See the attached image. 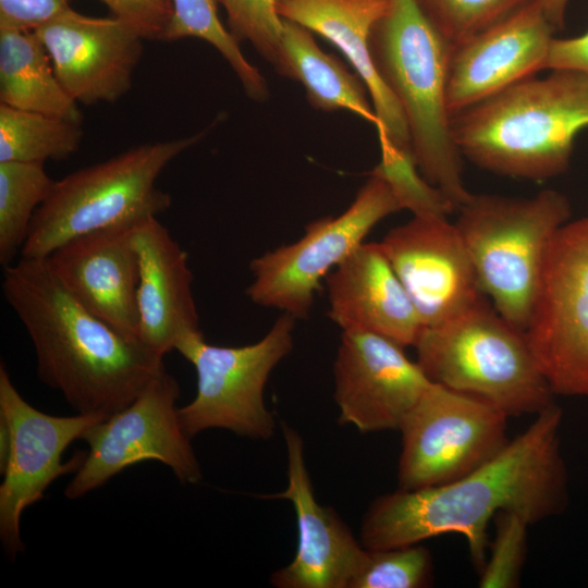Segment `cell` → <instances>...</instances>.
Returning <instances> with one entry per match:
<instances>
[{
    "mask_svg": "<svg viewBox=\"0 0 588 588\" xmlns=\"http://www.w3.org/2000/svg\"><path fill=\"white\" fill-rule=\"evenodd\" d=\"M562 421L563 412L554 404L470 474L425 489L397 488L376 498L362 520V544L369 550L388 549L458 534L466 539L479 572L487 558L488 527L499 512H516L534 525L566 509Z\"/></svg>",
    "mask_w": 588,
    "mask_h": 588,
    "instance_id": "1",
    "label": "cell"
},
{
    "mask_svg": "<svg viewBox=\"0 0 588 588\" xmlns=\"http://www.w3.org/2000/svg\"><path fill=\"white\" fill-rule=\"evenodd\" d=\"M2 291L34 345L39 379L79 414L110 417L166 369L163 356L81 305L47 258L4 267Z\"/></svg>",
    "mask_w": 588,
    "mask_h": 588,
    "instance_id": "2",
    "label": "cell"
},
{
    "mask_svg": "<svg viewBox=\"0 0 588 588\" xmlns=\"http://www.w3.org/2000/svg\"><path fill=\"white\" fill-rule=\"evenodd\" d=\"M452 136L475 166L530 181L566 171L588 127V76L553 70L524 79L452 117Z\"/></svg>",
    "mask_w": 588,
    "mask_h": 588,
    "instance_id": "3",
    "label": "cell"
},
{
    "mask_svg": "<svg viewBox=\"0 0 588 588\" xmlns=\"http://www.w3.org/2000/svg\"><path fill=\"white\" fill-rule=\"evenodd\" d=\"M369 48L379 77L402 108L419 172L458 210L473 194L464 184L463 156L446 107L452 46L417 0H389Z\"/></svg>",
    "mask_w": 588,
    "mask_h": 588,
    "instance_id": "4",
    "label": "cell"
},
{
    "mask_svg": "<svg viewBox=\"0 0 588 588\" xmlns=\"http://www.w3.org/2000/svg\"><path fill=\"white\" fill-rule=\"evenodd\" d=\"M207 132L142 144L54 181L33 218L22 257L47 258L77 236L130 228L169 209L171 196L157 186V180Z\"/></svg>",
    "mask_w": 588,
    "mask_h": 588,
    "instance_id": "5",
    "label": "cell"
},
{
    "mask_svg": "<svg viewBox=\"0 0 588 588\" xmlns=\"http://www.w3.org/2000/svg\"><path fill=\"white\" fill-rule=\"evenodd\" d=\"M414 346L430 381L478 397L509 417L537 415L555 404L525 333L487 298L448 322L424 328Z\"/></svg>",
    "mask_w": 588,
    "mask_h": 588,
    "instance_id": "6",
    "label": "cell"
},
{
    "mask_svg": "<svg viewBox=\"0 0 588 588\" xmlns=\"http://www.w3.org/2000/svg\"><path fill=\"white\" fill-rule=\"evenodd\" d=\"M458 211L454 224L483 293L525 333L550 245L571 216L567 197L554 189L528 198L473 194Z\"/></svg>",
    "mask_w": 588,
    "mask_h": 588,
    "instance_id": "7",
    "label": "cell"
},
{
    "mask_svg": "<svg viewBox=\"0 0 588 588\" xmlns=\"http://www.w3.org/2000/svg\"><path fill=\"white\" fill-rule=\"evenodd\" d=\"M295 321L283 313L261 340L244 346L209 344L203 332L177 344L175 351L197 376L195 397L179 408L189 438L208 429L255 440L273 436L274 416L265 405L264 391L272 370L293 350Z\"/></svg>",
    "mask_w": 588,
    "mask_h": 588,
    "instance_id": "8",
    "label": "cell"
},
{
    "mask_svg": "<svg viewBox=\"0 0 588 588\" xmlns=\"http://www.w3.org/2000/svg\"><path fill=\"white\" fill-rule=\"evenodd\" d=\"M399 210L402 208L389 184L370 173L344 212L311 221L296 242L253 259L247 296L295 319L308 318L328 272L363 244L378 222Z\"/></svg>",
    "mask_w": 588,
    "mask_h": 588,
    "instance_id": "9",
    "label": "cell"
},
{
    "mask_svg": "<svg viewBox=\"0 0 588 588\" xmlns=\"http://www.w3.org/2000/svg\"><path fill=\"white\" fill-rule=\"evenodd\" d=\"M507 418L478 397L432 382L400 428L399 489L444 485L490 462L511 440Z\"/></svg>",
    "mask_w": 588,
    "mask_h": 588,
    "instance_id": "10",
    "label": "cell"
},
{
    "mask_svg": "<svg viewBox=\"0 0 588 588\" xmlns=\"http://www.w3.org/2000/svg\"><path fill=\"white\" fill-rule=\"evenodd\" d=\"M525 335L554 394L588 396V217L556 232Z\"/></svg>",
    "mask_w": 588,
    "mask_h": 588,
    "instance_id": "11",
    "label": "cell"
},
{
    "mask_svg": "<svg viewBox=\"0 0 588 588\" xmlns=\"http://www.w3.org/2000/svg\"><path fill=\"white\" fill-rule=\"evenodd\" d=\"M177 381L166 369L125 408L90 426L82 436L88 452L64 494L77 499L123 469L144 461L168 466L182 483H196L201 470L184 431Z\"/></svg>",
    "mask_w": 588,
    "mask_h": 588,
    "instance_id": "12",
    "label": "cell"
},
{
    "mask_svg": "<svg viewBox=\"0 0 588 588\" xmlns=\"http://www.w3.org/2000/svg\"><path fill=\"white\" fill-rule=\"evenodd\" d=\"M0 416L11 433V451L0 486V539L5 552L15 558L24 549L21 516L40 500L58 477L76 471L84 454L63 464L65 449L93 425L108 418L100 414L53 416L32 406L0 365Z\"/></svg>",
    "mask_w": 588,
    "mask_h": 588,
    "instance_id": "13",
    "label": "cell"
},
{
    "mask_svg": "<svg viewBox=\"0 0 588 588\" xmlns=\"http://www.w3.org/2000/svg\"><path fill=\"white\" fill-rule=\"evenodd\" d=\"M379 243L424 328L448 322L486 298L467 247L448 218L414 216Z\"/></svg>",
    "mask_w": 588,
    "mask_h": 588,
    "instance_id": "14",
    "label": "cell"
},
{
    "mask_svg": "<svg viewBox=\"0 0 588 588\" xmlns=\"http://www.w3.org/2000/svg\"><path fill=\"white\" fill-rule=\"evenodd\" d=\"M333 376L339 422L363 433L400 430L432 383L402 345L366 331H342Z\"/></svg>",
    "mask_w": 588,
    "mask_h": 588,
    "instance_id": "15",
    "label": "cell"
},
{
    "mask_svg": "<svg viewBox=\"0 0 588 588\" xmlns=\"http://www.w3.org/2000/svg\"><path fill=\"white\" fill-rule=\"evenodd\" d=\"M35 32L60 84L77 103L115 102L131 89L145 39L122 20L69 8Z\"/></svg>",
    "mask_w": 588,
    "mask_h": 588,
    "instance_id": "16",
    "label": "cell"
},
{
    "mask_svg": "<svg viewBox=\"0 0 588 588\" xmlns=\"http://www.w3.org/2000/svg\"><path fill=\"white\" fill-rule=\"evenodd\" d=\"M554 30L535 0L452 47L446 82L451 118L544 70Z\"/></svg>",
    "mask_w": 588,
    "mask_h": 588,
    "instance_id": "17",
    "label": "cell"
},
{
    "mask_svg": "<svg viewBox=\"0 0 588 588\" xmlns=\"http://www.w3.org/2000/svg\"><path fill=\"white\" fill-rule=\"evenodd\" d=\"M287 455V486L266 499L293 504L297 523V550L286 566L275 571L270 583L277 588H350L364 560L366 548L331 507L317 502L305 463L302 436L282 422Z\"/></svg>",
    "mask_w": 588,
    "mask_h": 588,
    "instance_id": "18",
    "label": "cell"
},
{
    "mask_svg": "<svg viewBox=\"0 0 588 588\" xmlns=\"http://www.w3.org/2000/svg\"><path fill=\"white\" fill-rule=\"evenodd\" d=\"M130 228L77 236L47 261L63 287L87 310L123 335L138 339V258Z\"/></svg>",
    "mask_w": 588,
    "mask_h": 588,
    "instance_id": "19",
    "label": "cell"
},
{
    "mask_svg": "<svg viewBox=\"0 0 588 588\" xmlns=\"http://www.w3.org/2000/svg\"><path fill=\"white\" fill-rule=\"evenodd\" d=\"M130 235L139 269L138 338L164 356L185 339L201 333L187 253L157 217L135 223Z\"/></svg>",
    "mask_w": 588,
    "mask_h": 588,
    "instance_id": "20",
    "label": "cell"
},
{
    "mask_svg": "<svg viewBox=\"0 0 588 588\" xmlns=\"http://www.w3.org/2000/svg\"><path fill=\"white\" fill-rule=\"evenodd\" d=\"M329 318L342 331H366L414 346L424 329L380 243H363L326 279Z\"/></svg>",
    "mask_w": 588,
    "mask_h": 588,
    "instance_id": "21",
    "label": "cell"
},
{
    "mask_svg": "<svg viewBox=\"0 0 588 588\" xmlns=\"http://www.w3.org/2000/svg\"><path fill=\"white\" fill-rule=\"evenodd\" d=\"M389 0H279L283 20L297 23L334 45L365 83L378 119V134L413 154L402 108L379 77L369 38ZM414 156V155H413Z\"/></svg>",
    "mask_w": 588,
    "mask_h": 588,
    "instance_id": "22",
    "label": "cell"
},
{
    "mask_svg": "<svg viewBox=\"0 0 588 588\" xmlns=\"http://www.w3.org/2000/svg\"><path fill=\"white\" fill-rule=\"evenodd\" d=\"M273 66L280 75L304 86L307 101L316 110H347L378 125L367 87L360 76L324 52L308 28L284 20Z\"/></svg>",
    "mask_w": 588,
    "mask_h": 588,
    "instance_id": "23",
    "label": "cell"
},
{
    "mask_svg": "<svg viewBox=\"0 0 588 588\" xmlns=\"http://www.w3.org/2000/svg\"><path fill=\"white\" fill-rule=\"evenodd\" d=\"M0 102L76 122L83 119L35 30L0 28Z\"/></svg>",
    "mask_w": 588,
    "mask_h": 588,
    "instance_id": "24",
    "label": "cell"
},
{
    "mask_svg": "<svg viewBox=\"0 0 588 588\" xmlns=\"http://www.w3.org/2000/svg\"><path fill=\"white\" fill-rule=\"evenodd\" d=\"M82 122L0 103V162L61 161L82 143Z\"/></svg>",
    "mask_w": 588,
    "mask_h": 588,
    "instance_id": "25",
    "label": "cell"
},
{
    "mask_svg": "<svg viewBox=\"0 0 588 588\" xmlns=\"http://www.w3.org/2000/svg\"><path fill=\"white\" fill-rule=\"evenodd\" d=\"M54 181L41 162H0V264L12 265Z\"/></svg>",
    "mask_w": 588,
    "mask_h": 588,
    "instance_id": "26",
    "label": "cell"
},
{
    "mask_svg": "<svg viewBox=\"0 0 588 588\" xmlns=\"http://www.w3.org/2000/svg\"><path fill=\"white\" fill-rule=\"evenodd\" d=\"M173 16L164 41L197 38L213 46L229 63L245 94L255 101L269 96L267 81L250 64L240 48V42L224 28L218 16V0H172Z\"/></svg>",
    "mask_w": 588,
    "mask_h": 588,
    "instance_id": "27",
    "label": "cell"
},
{
    "mask_svg": "<svg viewBox=\"0 0 588 588\" xmlns=\"http://www.w3.org/2000/svg\"><path fill=\"white\" fill-rule=\"evenodd\" d=\"M381 159L370 172L382 177L392 189L402 209L414 216L448 218L456 209L450 199L419 172L412 152L400 149L384 135L378 134Z\"/></svg>",
    "mask_w": 588,
    "mask_h": 588,
    "instance_id": "28",
    "label": "cell"
},
{
    "mask_svg": "<svg viewBox=\"0 0 588 588\" xmlns=\"http://www.w3.org/2000/svg\"><path fill=\"white\" fill-rule=\"evenodd\" d=\"M430 551L419 544L366 549L350 588H422L432 584Z\"/></svg>",
    "mask_w": 588,
    "mask_h": 588,
    "instance_id": "29",
    "label": "cell"
},
{
    "mask_svg": "<svg viewBox=\"0 0 588 588\" xmlns=\"http://www.w3.org/2000/svg\"><path fill=\"white\" fill-rule=\"evenodd\" d=\"M535 0H417L438 32L455 47Z\"/></svg>",
    "mask_w": 588,
    "mask_h": 588,
    "instance_id": "30",
    "label": "cell"
},
{
    "mask_svg": "<svg viewBox=\"0 0 588 588\" xmlns=\"http://www.w3.org/2000/svg\"><path fill=\"white\" fill-rule=\"evenodd\" d=\"M494 535L487 558L478 572L481 588H516L527 556V529L531 526L520 514L501 511L493 518Z\"/></svg>",
    "mask_w": 588,
    "mask_h": 588,
    "instance_id": "31",
    "label": "cell"
},
{
    "mask_svg": "<svg viewBox=\"0 0 588 588\" xmlns=\"http://www.w3.org/2000/svg\"><path fill=\"white\" fill-rule=\"evenodd\" d=\"M279 0H218L226 12L228 27L237 42L248 41L272 65L280 47L284 20Z\"/></svg>",
    "mask_w": 588,
    "mask_h": 588,
    "instance_id": "32",
    "label": "cell"
},
{
    "mask_svg": "<svg viewBox=\"0 0 588 588\" xmlns=\"http://www.w3.org/2000/svg\"><path fill=\"white\" fill-rule=\"evenodd\" d=\"M145 40L164 41L173 16L172 0H100Z\"/></svg>",
    "mask_w": 588,
    "mask_h": 588,
    "instance_id": "33",
    "label": "cell"
},
{
    "mask_svg": "<svg viewBox=\"0 0 588 588\" xmlns=\"http://www.w3.org/2000/svg\"><path fill=\"white\" fill-rule=\"evenodd\" d=\"M71 0H0V28L35 30L70 8Z\"/></svg>",
    "mask_w": 588,
    "mask_h": 588,
    "instance_id": "34",
    "label": "cell"
},
{
    "mask_svg": "<svg viewBox=\"0 0 588 588\" xmlns=\"http://www.w3.org/2000/svg\"><path fill=\"white\" fill-rule=\"evenodd\" d=\"M544 70H569L588 76V30L573 38H553Z\"/></svg>",
    "mask_w": 588,
    "mask_h": 588,
    "instance_id": "35",
    "label": "cell"
},
{
    "mask_svg": "<svg viewBox=\"0 0 588 588\" xmlns=\"http://www.w3.org/2000/svg\"><path fill=\"white\" fill-rule=\"evenodd\" d=\"M543 12L555 28H562L565 22L566 9L569 0H539Z\"/></svg>",
    "mask_w": 588,
    "mask_h": 588,
    "instance_id": "36",
    "label": "cell"
},
{
    "mask_svg": "<svg viewBox=\"0 0 588 588\" xmlns=\"http://www.w3.org/2000/svg\"><path fill=\"white\" fill-rule=\"evenodd\" d=\"M11 451V433L7 421L0 416V473L3 474Z\"/></svg>",
    "mask_w": 588,
    "mask_h": 588,
    "instance_id": "37",
    "label": "cell"
}]
</instances>
